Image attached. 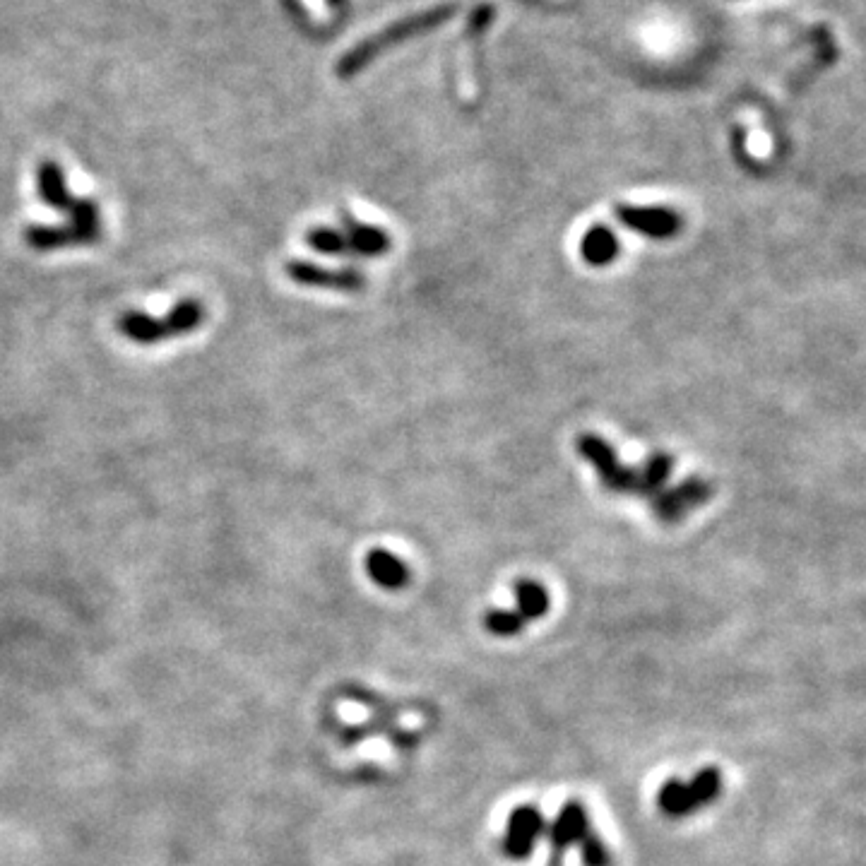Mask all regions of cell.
<instances>
[{"instance_id":"6da1fadb","label":"cell","mask_w":866,"mask_h":866,"mask_svg":"<svg viewBox=\"0 0 866 866\" xmlns=\"http://www.w3.org/2000/svg\"><path fill=\"white\" fill-rule=\"evenodd\" d=\"M453 15H455V5H438V8L426 10V13H417L405 17V20H397L395 25L385 27L383 32L373 34V37L364 39L361 44L354 46L352 51L344 53L340 63H337V75H340L342 80H349V77L361 73L366 65L376 61L383 51L393 49V46L417 37V34H426L431 32V29L446 25Z\"/></svg>"},{"instance_id":"7a4b0ae2","label":"cell","mask_w":866,"mask_h":866,"mask_svg":"<svg viewBox=\"0 0 866 866\" xmlns=\"http://www.w3.org/2000/svg\"><path fill=\"white\" fill-rule=\"evenodd\" d=\"M575 450L595 467L602 484L614 494H657L645 470H631V467L621 465L614 448L597 433H583V436L575 438Z\"/></svg>"},{"instance_id":"3957f363","label":"cell","mask_w":866,"mask_h":866,"mask_svg":"<svg viewBox=\"0 0 866 866\" xmlns=\"http://www.w3.org/2000/svg\"><path fill=\"white\" fill-rule=\"evenodd\" d=\"M287 277L299 287L330 289L340 294L364 292L366 277L354 268H323V265L308 263V260H292L287 263Z\"/></svg>"},{"instance_id":"277c9868","label":"cell","mask_w":866,"mask_h":866,"mask_svg":"<svg viewBox=\"0 0 866 866\" xmlns=\"http://www.w3.org/2000/svg\"><path fill=\"white\" fill-rule=\"evenodd\" d=\"M715 496V484L703 477H688L672 491L652 496V510L662 523L674 525L693 508H701Z\"/></svg>"},{"instance_id":"5b68a950","label":"cell","mask_w":866,"mask_h":866,"mask_svg":"<svg viewBox=\"0 0 866 866\" xmlns=\"http://www.w3.org/2000/svg\"><path fill=\"white\" fill-rule=\"evenodd\" d=\"M614 215L624 224L626 229L638 231V234L648 236V239L664 241L674 239L684 227V219L679 212L669 210V207H652V205H616Z\"/></svg>"},{"instance_id":"8992f818","label":"cell","mask_w":866,"mask_h":866,"mask_svg":"<svg viewBox=\"0 0 866 866\" xmlns=\"http://www.w3.org/2000/svg\"><path fill=\"white\" fill-rule=\"evenodd\" d=\"M102 231H82L73 224H29L25 243L37 253L61 251L70 246H94L102 241Z\"/></svg>"},{"instance_id":"52a82bcc","label":"cell","mask_w":866,"mask_h":866,"mask_svg":"<svg viewBox=\"0 0 866 866\" xmlns=\"http://www.w3.org/2000/svg\"><path fill=\"white\" fill-rule=\"evenodd\" d=\"M544 833V818L535 806L525 804L510 814L506 838H503V852L510 859H525L535 850V842Z\"/></svg>"},{"instance_id":"ba28073f","label":"cell","mask_w":866,"mask_h":866,"mask_svg":"<svg viewBox=\"0 0 866 866\" xmlns=\"http://www.w3.org/2000/svg\"><path fill=\"white\" fill-rule=\"evenodd\" d=\"M587 833H590V818H587L585 806L580 802H568L549 828V842H551L549 866H561L563 852H566L571 845H575V842L583 840Z\"/></svg>"},{"instance_id":"9c48e42d","label":"cell","mask_w":866,"mask_h":866,"mask_svg":"<svg viewBox=\"0 0 866 866\" xmlns=\"http://www.w3.org/2000/svg\"><path fill=\"white\" fill-rule=\"evenodd\" d=\"M340 222L352 258H378V255L388 253L390 246H393L388 231L376 227V224H361L344 210L340 212Z\"/></svg>"},{"instance_id":"30bf717a","label":"cell","mask_w":866,"mask_h":866,"mask_svg":"<svg viewBox=\"0 0 866 866\" xmlns=\"http://www.w3.org/2000/svg\"><path fill=\"white\" fill-rule=\"evenodd\" d=\"M366 573L383 590H402L409 583V566L393 551L373 549L366 556Z\"/></svg>"},{"instance_id":"8fae6325","label":"cell","mask_w":866,"mask_h":866,"mask_svg":"<svg viewBox=\"0 0 866 866\" xmlns=\"http://www.w3.org/2000/svg\"><path fill=\"white\" fill-rule=\"evenodd\" d=\"M116 328L123 337H126V340L135 342V344H142V347H150V344L171 340L169 330H166L164 318H152L150 313H142V311L121 313Z\"/></svg>"},{"instance_id":"7c38bea8","label":"cell","mask_w":866,"mask_h":866,"mask_svg":"<svg viewBox=\"0 0 866 866\" xmlns=\"http://www.w3.org/2000/svg\"><path fill=\"white\" fill-rule=\"evenodd\" d=\"M37 191L39 198L53 210L65 212L73 203V193H70L68 181H65L63 166L53 159H44L37 166Z\"/></svg>"},{"instance_id":"4fadbf2b","label":"cell","mask_w":866,"mask_h":866,"mask_svg":"<svg viewBox=\"0 0 866 866\" xmlns=\"http://www.w3.org/2000/svg\"><path fill=\"white\" fill-rule=\"evenodd\" d=\"M619 248V236L609 227H604V224H597V227L587 229V234L583 236L580 255H583L585 263L595 265V268H604V265L614 263V260L619 258Z\"/></svg>"},{"instance_id":"5bb4252c","label":"cell","mask_w":866,"mask_h":866,"mask_svg":"<svg viewBox=\"0 0 866 866\" xmlns=\"http://www.w3.org/2000/svg\"><path fill=\"white\" fill-rule=\"evenodd\" d=\"M207 318V308L200 299H181L179 304L166 313L164 323L169 330V337H183L203 328Z\"/></svg>"},{"instance_id":"9a60e30c","label":"cell","mask_w":866,"mask_h":866,"mask_svg":"<svg viewBox=\"0 0 866 866\" xmlns=\"http://www.w3.org/2000/svg\"><path fill=\"white\" fill-rule=\"evenodd\" d=\"M515 602H518V609H515V612H518V616L525 621V624L549 612L547 587L535 583V580H520V583L515 585Z\"/></svg>"},{"instance_id":"2e32d148","label":"cell","mask_w":866,"mask_h":866,"mask_svg":"<svg viewBox=\"0 0 866 866\" xmlns=\"http://www.w3.org/2000/svg\"><path fill=\"white\" fill-rule=\"evenodd\" d=\"M657 804H660L664 816H672V818H681L693 814V811H698L696 804H693L691 790H688L686 782L674 780V777L662 785L660 794H657Z\"/></svg>"},{"instance_id":"e0dca14e","label":"cell","mask_w":866,"mask_h":866,"mask_svg":"<svg viewBox=\"0 0 866 866\" xmlns=\"http://www.w3.org/2000/svg\"><path fill=\"white\" fill-rule=\"evenodd\" d=\"M306 243L320 255H332V258H352L349 243L344 239L342 229L330 227H313L306 231Z\"/></svg>"},{"instance_id":"ac0fdd59","label":"cell","mask_w":866,"mask_h":866,"mask_svg":"<svg viewBox=\"0 0 866 866\" xmlns=\"http://www.w3.org/2000/svg\"><path fill=\"white\" fill-rule=\"evenodd\" d=\"M688 790H691L693 804H696V809H703L705 804H713L717 797H720L722 790V775L717 768H703L698 770L696 777H693L691 782H686Z\"/></svg>"},{"instance_id":"d6986e66","label":"cell","mask_w":866,"mask_h":866,"mask_svg":"<svg viewBox=\"0 0 866 866\" xmlns=\"http://www.w3.org/2000/svg\"><path fill=\"white\" fill-rule=\"evenodd\" d=\"M73 227L82 231H102V207L90 198H73L68 210H65Z\"/></svg>"},{"instance_id":"ffe728a7","label":"cell","mask_w":866,"mask_h":866,"mask_svg":"<svg viewBox=\"0 0 866 866\" xmlns=\"http://www.w3.org/2000/svg\"><path fill=\"white\" fill-rule=\"evenodd\" d=\"M484 626L489 628L494 636H503L510 638L515 636V633H520L525 628V621L520 619L518 612H503V609H491L489 614H486Z\"/></svg>"},{"instance_id":"44dd1931","label":"cell","mask_w":866,"mask_h":866,"mask_svg":"<svg viewBox=\"0 0 866 866\" xmlns=\"http://www.w3.org/2000/svg\"><path fill=\"white\" fill-rule=\"evenodd\" d=\"M580 852H583L585 866H612L607 845H604L602 838L595 833H587L585 838L580 840Z\"/></svg>"}]
</instances>
